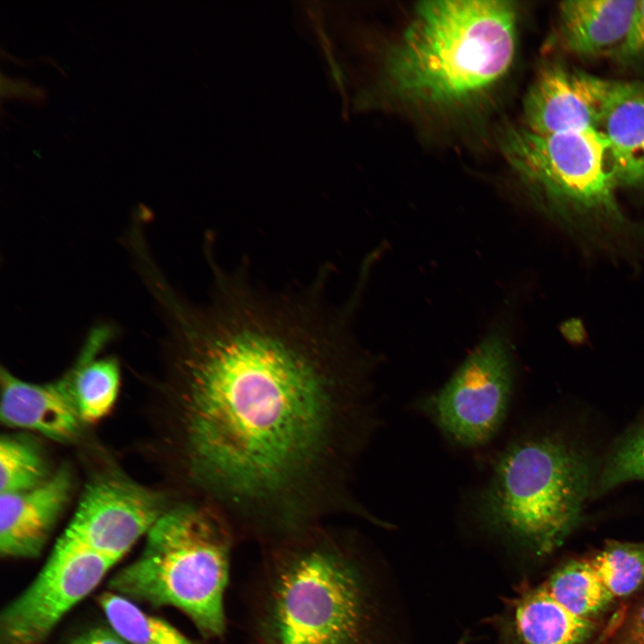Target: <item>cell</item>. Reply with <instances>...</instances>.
I'll return each mask as SVG.
<instances>
[{
  "mask_svg": "<svg viewBox=\"0 0 644 644\" xmlns=\"http://www.w3.org/2000/svg\"><path fill=\"white\" fill-rule=\"evenodd\" d=\"M209 266L207 303L170 284L154 294L192 499L262 547L336 515L369 519L352 487L378 422L375 363L354 340L353 301L330 305L321 276L275 292L243 267Z\"/></svg>",
  "mask_w": 644,
  "mask_h": 644,
  "instance_id": "1",
  "label": "cell"
},
{
  "mask_svg": "<svg viewBox=\"0 0 644 644\" xmlns=\"http://www.w3.org/2000/svg\"><path fill=\"white\" fill-rule=\"evenodd\" d=\"M246 644H385L354 538L326 523L263 547Z\"/></svg>",
  "mask_w": 644,
  "mask_h": 644,
  "instance_id": "2",
  "label": "cell"
},
{
  "mask_svg": "<svg viewBox=\"0 0 644 644\" xmlns=\"http://www.w3.org/2000/svg\"><path fill=\"white\" fill-rule=\"evenodd\" d=\"M517 45L513 3L420 2L386 57L388 88L403 102L451 109L477 100L507 73Z\"/></svg>",
  "mask_w": 644,
  "mask_h": 644,
  "instance_id": "3",
  "label": "cell"
},
{
  "mask_svg": "<svg viewBox=\"0 0 644 644\" xmlns=\"http://www.w3.org/2000/svg\"><path fill=\"white\" fill-rule=\"evenodd\" d=\"M597 472L589 452L563 434L521 436L497 457L478 494L476 517L507 541L550 554L579 525Z\"/></svg>",
  "mask_w": 644,
  "mask_h": 644,
  "instance_id": "4",
  "label": "cell"
},
{
  "mask_svg": "<svg viewBox=\"0 0 644 644\" xmlns=\"http://www.w3.org/2000/svg\"><path fill=\"white\" fill-rule=\"evenodd\" d=\"M500 144L537 207L572 234L613 251L644 239V225L631 221L618 204L599 131L538 134L512 126Z\"/></svg>",
  "mask_w": 644,
  "mask_h": 644,
  "instance_id": "5",
  "label": "cell"
},
{
  "mask_svg": "<svg viewBox=\"0 0 644 644\" xmlns=\"http://www.w3.org/2000/svg\"><path fill=\"white\" fill-rule=\"evenodd\" d=\"M236 536L213 508L194 499L167 511L140 555L110 580L129 599L182 611L205 638L225 631L224 597Z\"/></svg>",
  "mask_w": 644,
  "mask_h": 644,
  "instance_id": "6",
  "label": "cell"
},
{
  "mask_svg": "<svg viewBox=\"0 0 644 644\" xmlns=\"http://www.w3.org/2000/svg\"><path fill=\"white\" fill-rule=\"evenodd\" d=\"M513 387V360L508 338L496 329L419 407L453 443L480 447L489 443L504 423Z\"/></svg>",
  "mask_w": 644,
  "mask_h": 644,
  "instance_id": "7",
  "label": "cell"
},
{
  "mask_svg": "<svg viewBox=\"0 0 644 644\" xmlns=\"http://www.w3.org/2000/svg\"><path fill=\"white\" fill-rule=\"evenodd\" d=\"M167 509L160 492L106 473L86 486L59 540L117 563Z\"/></svg>",
  "mask_w": 644,
  "mask_h": 644,
  "instance_id": "8",
  "label": "cell"
},
{
  "mask_svg": "<svg viewBox=\"0 0 644 644\" xmlns=\"http://www.w3.org/2000/svg\"><path fill=\"white\" fill-rule=\"evenodd\" d=\"M115 564L58 539L36 579L2 612L1 644H42Z\"/></svg>",
  "mask_w": 644,
  "mask_h": 644,
  "instance_id": "9",
  "label": "cell"
},
{
  "mask_svg": "<svg viewBox=\"0 0 644 644\" xmlns=\"http://www.w3.org/2000/svg\"><path fill=\"white\" fill-rule=\"evenodd\" d=\"M610 80L559 62L538 71L522 105V126L538 134L599 131Z\"/></svg>",
  "mask_w": 644,
  "mask_h": 644,
  "instance_id": "10",
  "label": "cell"
},
{
  "mask_svg": "<svg viewBox=\"0 0 644 644\" xmlns=\"http://www.w3.org/2000/svg\"><path fill=\"white\" fill-rule=\"evenodd\" d=\"M0 382V417L6 426L33 430L58 442L72 441L80 433L83 420L69 371L55 381L34 384L2 368Z\"/></svg>",
  "mask_w": 644,
  "mask_h": 644,
  "instance_id": "11",
  "label": "cell"
},
{
  "mask_svg": "<svg viewBox=\"0 0 644 644\" xmlns=\"http://www.w3.org/2000/svg\"><path fill=\"white\" fill-rule=\"evenodd\" d=\"M72 487V473L63 467L35 488L1 494V555L38 556L70 499Z\"/></svg>",
  "mask_w": 644,
  "mask_h": 644,
  "instance_id": "12",
  "label": "cell"
},
{
  "mask_svg": "<svg viewBox=\"0 0 644 644\" xmlns=\"http://www.w3.org/2000/svg\"><path fill=\"white\" fill-rule=\"evenodd\" d=\"M599 131L617 186L644 189V81L610 80Z\"/></svg>",
  "mask_w": 644,
  "mask_h": 644,
  "instance_id": "13",
  "label": "cell"
},
{
  "mask_svg": "<svg viewBox=\"0 0 644 644\" xmlns=\"http://www.w3.org/2000/svg\"><path fill=\"white\" fill-rule=\"evenodd\" d=\"M638 0H570L558 6L563 48L580 57L612 55L627 34Z\"/></svg>",
  "mask_w": 644,
  "mask_h": 644,
  "instance_id": "14",
  "label": "cell"
},
{
  "mask_svg": "<svg viewBox=\"0 0 644 644\" xmlns=\"http://www.w3.org/2000/svg\"><path fill=\"white\" fill-rule=\"evenodd\" d=\"M514 625L521 644H586L597 623L564 607L540 584L515 600Z\"/></svg>",
  "mask_w": 644,
  "mask_h": 644,
  "instance_id": "15",
  "label": "cell"
},
{
  "mask_svg": "<svg viewBox=\"0 0 644 644\" xmlns=\"http://www.w3.org/2000/svg\"><path fill=\"white\" fill-rule=\"evenodd\" d=\"M114 336L107 325L94 327L87 335L78 359L68 370L83 422L92 423L112 409L120 386V369L116 359H97V352Z\"/></svg>",
  "mask_w": 644,
  "mask_h": 644,
  "instance_id": "16",
  "label": "cell"
},
{
  "mask_svg": "<svg viewBox=\"0 0 644 644\" xmlns=\"http://www.w3.org/2000/svg\"><path fill=\"white\" fill-rule=\"evenodd\" d=\"M542 585L560 605L584 618L594 619L614 600L588 558L569 562Z\"/></svg>",
  "mask_w": 644,
  "mask_h": 644,
  "instance_id": "17",
  "label": "cell"
},
{
  "mask_svg": "<svg viewBox=\"0 0 644 644\" xmlns=\"http://www.w3.org/2000/svg\"><path fill=\"white\" fill-rule=\"evenodd\" d=\"M98 602L110 627L130 644H193L171 623L122 595L104 592Z\"/></svg>",
  "mask_w": 644,
  "mask_h": 644,
  "instance_id": "18",
  "label": "cell"
},
{
  "mask_svg": "<svg viewBox=\"0 0 644 644\" xmlns=\"http://www.w3.org/2000/svg\"><path fill=\"white\" fill-rule=\"evenodd\" d=\"M588 559L614 599L632 594L644 583V542L608 541Z\"/></svg>",
  "mask_w": 644,
  "mask_h": 644,
  "instance_id": "19",
  "label": "cell"
},
{
  "mask_svg": "<svg viewBox=\"0 0 644 644\" xmlns=\"http://www.w3.org/2000/svg\"><path fill=\"white\" fill-rule=\"evenodd\" d=\"M52 475L41 451L35 444L21 436L1 437L0 494L35 488Z\"/></svg>",
  "mask_w": 644,
  "mask_h": 644,
  "instance_id": "20",
  "label": "cell"
},
{
  "mask_svg": "<svg viewBox=\"0 0 644 644\" xmlns=\"http://www.w3.org/2000/svg\"><path fill=\"white\" fill-rule=\"evenodd\" d=\"M644 480V419L614 445L598 469L593 497L628 481Z\"/></svg>",
  "mask_w": 644,
  "mask_h": 644,
  "instance_id": "21",
  "label": "cell"
},
{
  "mask_svg": "<svg viewBox=\"0 0 644 644\" xmlns=\"http://www.w3.org/2000/svg\"><path fill=\"white\" fill-rule=\"evenodd\" d=\"M614 57L626 64L644 61V0H638L625 38Z\"/></svg>",
  "mask_w": 644,
  "mask_h": 644,
  "instance_id": "22",
  "label": "cell"
},
{
  "mask_svg": "<svg viewBox=\"0 0 644 644\" xmlns=\"http://www.w3.org/2000/svg\"><path fill=\"white\" fill-rule=\"evenodd\" d=\"M603 644H644V597Z\"/></svg>",
  "mask_w": 644,
  "mask_h": 644,
  "instance_id": "23",
  "label": "cell"
},
{
  "mask_svg": "<svg viewBox=\"0 0 644 644\" xmlns=\"http://www.w3.org/2000/svg\"><path fill=\"white\" fill-rule=\"evenodd\" d=\"M1 97L41 104L46 98V91L40 87L31 85L27 80L11 79L2 74Z\"/></svg>",
  "mask_w": 644,
  "mask_h": 644,
  "instance_id": "24",
  "label": "cell"
},
{
  "mask_svg": "<svg viewBox=\"0 0 644 644\" xmlns=\"http://www.w3.org/2000/svg\"><path fill=\"white\" fill-rule=\"evenodd\" d=\"M68 644H130L111 627H97L86 631Z\"/></svg>",
  "mask_w": 644,
  "mask_h": 644,
  "instance_id": "25",
  "label": "cell"
}]
</instances>
